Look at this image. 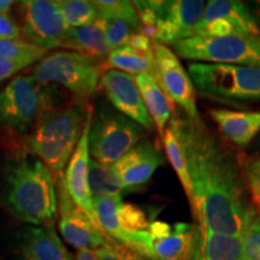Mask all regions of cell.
I'll list each match as a JSON object with an SVG mask.
<instances>
[{"label": "cell", "mask_w": 260, "mask_h": 260, "mask_svg": "<svg viewBox=\"0 0 260 260\" xmlns=\"http://www.w3.org/2000/svg\"><path fill=\"white\" fill-rule=\"evenodd\" d=\"M186 154L193 198L190 205L200 229L242 237L254 212L245 199L241 169L203 121L172 118Z\"/></svg>", "instance_id": "6da1fadb"}, {"label": "cell", "mask_w": 260, "mask_h": 260, "mask_svg": "<svg viewBox=\"0 0 260 260\" xmlns=\"http://www.w3.org/2000/svg\"><path fill=\"white\" fill-rule=\"evenodd\" d=\"M58 205H59V232L69 245L77 249L96 251L112 242L105 233L96 226L92 219L71 200L65 188L63 175L58 183Z\"/></svg>", "instance_id": "4fadbf2b"}, {"label": "cell", "mask_w": 260, "mask_h": 260, "mask_svg": "<svg viewBox=\"0 0 260 260\" xmlns=\"http://www.w3.org/2000/svg\"><path fill=\"white\" fill-rule=\"evenodd\" d=\"M93 4L96 8L100 18L125 19V21L134 24L140 31L142 30L141 21H140L139 14L133 2H125V0H98V2H93Z\"/></svg>", "instance_id": "4316f807"}, {"label": "cell", "mask_w": 260, "mask_h": 260, "mask_svg": "<svg viewBox=\"0 0 260 260\" xmlns=\"http://www.w3.org/2000/svg\"><path fill=\"white\" fill-rule=\"evenodd\" d=\"M142 28L154 29V44L174 45L195 35L205 11L201 0L134 2Z\"/></svg>", "instance_id": "8992f818"}, {"label": "cell", "mask_w": 260, "mask_h": 260, "mask_svg": "<svg viewBox=\"0 0 260 260\" xmlns=\"http://www.w3.org/2000/svg\"><path fill=\"white\" fill-rule=\"evenodd\" d=\"M106 70H118L136 75H149L157 79L154 53H145L130 47L129 45L112 50L104 61Z\"/></svg>", "instance_id": "7402d4cb"}, {"label": "cell", "mask_w": 260, "mask_h": 260, "mask_svg": "<svg viewBox=\"0 0 260 260\" xmlns=\"http://www.w3.org/2000/svg\"><path fill=\"white\" fill-rule=\"evenodd\" d=\"M53 84L39 83L31 75H19L0 92V129L27 133L40 117L59 107Z\"/></svg>", "instance_id": "277c9868"}, {"label": "cell", "mask_w": 260, "mask_h": 260, "mask_svg": "<svg viewBox=\"0 0 260 260\" xmlns=\"http://www.w3.org/2000/svg\"><path fill=\"white\" fill-rule=\"evenodd\" d=\"M144 135L141 125L102 104L90 125L89 153L94 160L113 165L134 148Z\"/></svg>", "instance_id": "ba28073f"}, {"label": "cell", "mask_w": 260, "mask_h": 260, "mask_svg": "<svg viewBox=\"0 0 260 260\" xmlns=\"http://www.w3.org/2000/svg\"><path fill=\"white\" fill-rule=\"evenodd\" d=\"M42 57L39 56H27L19 58H9V59H0V82L10 79V77L17 75L29 65L41 60Z\"/></svg>", "instance_id": "4dcf8cb0"}, {"label": "cell", "mask_w": 260, "mask_h": 260, "mask_svg": "<svg viewBox=\"0 0 260 260\" xmlns=\"http://www.w3.org/2000/svg\"><path fill=\"white\" fill-rule=\"evenodd\" d=\"M135 81L144 99L147 112L154 123L155 129L162 138L164 130L170 122L172 102L167 96L157 79L149 75H136Z\"/></svg>", "instance_id": "44dd1931"}, {"label": "cell", "mask_w": 260, "mask_h": 260, "mask_svg": "<svg viewBox=\"0 0 260 260\" xmlns=\"http://www.w3.org/2000/svg\"><path fill=\"white\" fill-rule=\"evenodd\" d=\"M3 201L6 209L29 225L54 224L59 205L54 175L34 155H19L5 167Z\"/></svg>", "instance_id": "7a4b0ae2"}, {"label": "cell", "mask_w": 260, "mask_h": 260, "mask_svg": "<svg viewBox=\"0 0 260 260\" xmlns=\"http://www.w3.org/2000/svg\"><path fill=\"white\" fill-rule=\"evenodd\" d=\"M254 9H255L254 17L256 19V22H258L259 28H260V2H255L254 3Z\"/></svg>", "instance_id": "74e56055"}, {"label": "cell", "mask_w": 260, "mask_h": 260, "mask_svg": "<svg viewBox=\"0 0 260 260\" xmlns=\"http://www.w3.org/2000/svg\"><path fill=\"white\" fill-rule=\"evenodd\" d=\"M99 86L117 111L145 130L153 132L154 123L146 109L135 76L118 70H106L100 77Z\"/></svg>", "instance_id": "5bb4252c"}, {"label": "cell", "mask_w": 260, "mask_h": 260, "mask_svg": "<svg viewBox=\"0 0 260 260\" xmlns=\"http://www.w3.org/2000/svg\"><path fill=\"white\" fill-rule=\"evenodd\" d=\"M58 6L68 28H80L99 18L93 2L86 0H58Z\"/></svg>", "instance_id": "484cf974"}, {"label": "cell", "mask_w": 260, "mask_h": 260, "mask_svg": "<svg viewBox=\"0 0 260 260\" xmlns=\"http://www.w3.org/2000/svg\"><path fill=\"white\" fill-rule=\"evenodd\" d=\"M113 247H115L117 253H118L121 260H148L142 255H140L139 253L133 251V249L128 248V247L121 245V243L113 242Z\"/></svg>", "instance_id": "836d02e7"}, {"label": "cell", "mask_w": 260, "mask_h": 260, "mask_svg": "<svg viewBox=\"0 0 260 260\" xmlns=\"http://www.w3.org/2000/svg\"><path fill=\"white\" fill-rule=\"evenodd\" d=\"M95 253L98 260H121L118 253H117L115 247H113V241L109 243V245L98 248Z\"/></svg>", "instance_id": "e575fe53"}, {"label": "cell", "mask_w": 260, "mask_h": 260, "mask_svg": "<svg viewBox=\"0 0 260 260\" xmlns=\"http://www.w3.org/2000/svg\"><path fill=\"white\" fill-rule=\"evenodd\" d=\"M242 260H260V218L255 213L242 235Z\"/></svg>", "instance_id": "f546056e"}, {"label": "cell", "mask_w": 260, "mask_h": 260, "mask_svg": "<svg viewBox=\"0 0 260 260\" xmlns=\"http://www.w3.org/2000/svg\"><path fill=\"white\" fill-rule=\"evenodd\" d=\"M31 76L41 84L64 87L77 99H88L96 92L102 75L96 61L73 51H57L39 60Z\"/></svg>", "instance_id": "52a82bcc"}, {"label": "cell", "mask_w": 260, "mask_h": 260, "mask_svg": "<svg viewBox=\"0 0 260 260\" xmlns=\"http://www.w3.org/2000/svg\"><path fill=\"white\" fill-rule=\"evenodd\" d=\"M16 4L15 2L11 0H0V14H9L10 9Z\"/></svg>", "instance_id": "8d00e7d4"}, {"label": "cell", "mask_w": 260, "mask_h": 260, "mask_svg": "<svg viewBox=\"0 0 260 260\" xmlns=\"http://www.w3.org/2000/svg\"><path fill=\"white\" fill-rule=\"evenodd\" d=\"M177 57L212 64L260 68V39L245 35L191 37L172 45Z\"/></svg>", "instance_id": "9c48e42d"}, {"label": "cell", "mask_w": 260, "mask_h": 260, "mask_svg": "<svg viewBox=\"0 0 260 260\" xmlns=\"http://www.w3.org/2000/svg\"><path fill=\"white\" fill-rule=\"evenodd\" d=\"M188 73L201 95L226 103L260 102V68L190 63Z\"/></svg>", "instance_id": "5b68a950"}, {"label": "cell", "mask_w": 260, "mask_h": 260, "mask_svg": "<svg viewBox=\"0 0 260 260\" xmlns=\"http://www.w3.org/2000/svg\"><path fill=\"white\" fill-rule=\"evenodd\" d=\"M195 228L188 223L174 225L162 220L149 224L146 259L189 260L197 241Z\"/></svg>", "instance_id": "2e32d148"}, {"label": "cell", "mask_w": 260, "mask_h": 260, "mask_svg": "<svg viewBox=\"0 0 260 260\" xmlns=\"http://www.w3.org/2000/svg\"><path fill=\"white\" fill-rule=\"evenodd\" d=\"M0 260H3V259H2V258H0Z\"/></svg>", "instance_id": "f35d334b"}, {"label": "cell", "mask_w": 260, "mask_h": 260, "mask_svg": "<svg viewBox=\"0 0 260 260\" xmlns=\"http://www.w3.org/2000/svg\"><path fill=\"white\" fill-rule=\"evenodd\" d=\"M198 260H242V237L199 229Z\"/></svg>", "instance_id": "603a6c76"}, {"label": "cell", "mask_w": 260, "mask_h": 260, "mask_svg": "<svg viewBox=\"0 0 260 260\" xmlns=\"http://www.w3.org/2000/svg\"><path fill=\"white\" fill-rule=\"evenodd\" d=\"M87 111L88 106L69 104L44 113L25 141L28 153L61 176L82 135Z\"/></svg>", "instance_id": "3957f363"}, {"label": "cell", "mask_w": 260, "mask_h": 260, "mask_svg": "<svg viewBox=\"0 0 260 260\" xmlns=\"http://www.w3.org/2000/svg\"><path fill=\"white\" fill-rule=\"evenodd\" d=\"M104 23H105L106 41L111 51L125 46L130 38L136 34V30H139L134 24L121 18L104 19Z\"/></svg>", "instance_id": "83f0119b"}, {"label": "cell", "mask_w": 260, "mask_h": 260, "mask_svg": "<svg viewBox=\"0 0 260 260\" xmlns=\"http://www.w3.org/2000/svg\"><path fill=\"white\" fill-rule=\"evenodd\" d=\"M162 141H164L165 152H167L169 161L171 162L172 168H174L175 172H176L178 178H180V182L184 191H186L187 198L189 199V201H191L193 189H191L189 172H188L186 154H184L180 138H178L176 130H175L171 122H169L168 126L164 130Z\"/></svg>", "instance_id": "cb8c5ba5"}, {"label": "cell", "mask_w": 260, "mask_h": 260, "mask_svg": "<svg viewBox=\"0 0 260 260\" xmlns=\"http://www.w3.org/2000/svg\"><path fill=\"white\" fill-rule=\"evenodd\" d=\"M92 121L93 110L88 106L82 135L68 162L63 180L71 200L93 220L96 226H99L93 209V195L89 188V132Z\"/></svg>", "instance_id": "9a60e30c"}, {"label": "cell", "mask_w": 260, "mask_h": 260, "mask_svg": "<svg viewBox=\"0 0 260 260\" xmlns=\"http://www.w3.org/2000/svg\"><path fill=\"white\" fill-rule=\"evenodd\" d=\"M21 260H73V255L57 235L54 224L29 225L18 237Z\"/></svg>", "instance_id": "ac0fdd59"}, {"label": "cell", "mask_w": 260, "mask_h": 260, "mask_svg": "<svg viewBox=\"0 0 260 260\" xmlns=\"http://www.w3.org/2000/svg\"><path fill=\"white\" fill-rule=\"evenodd\" d=\"M21 27L10 14H0V40L22 39Z\"/></svg>", "instance_id": "d6a6232c"}, {"label": "cell", "mask_w": 260, "mask_h": 260, "mask_svg": "<svg viewBox=\"0 0 260 260\" xmlns=\"http://www.w3.org/2000/svg\"><path fill=\"white\" fill-rule=\"evenodd\" d=\"M154 58L157 81L167 96L183 110L188 118L200 121L195 86L175 52L165 45L154 44Z\"/></svg>", "instance_id": "7c38bea8"}, {"label": "cell", "mask_w": 260, "mask_h": 260, "mask_svg": "<svg viewBox=\"0 0 260 260\" xmlns=\"http://www.w3.org/2000/svg\"><path fill=\"white\" fill-rule=\"evenodd\" d=\"M89 188L93 197H117L124 190L112 165H105L90 159Z\"/></svg>", "instance_id": "d4e9b609"}, {"label": "cell", "mask_w": 260, "mask_h": 260, "mask_svg": "<svg viewBox=\"0 0 260 260\" xmlns=\"http://www.w3.org/2000/svg\"><path fill=\"white\" fill-rule=\"evenodd\" d=\"M60 47L82 54L94 61L106 59L111 48L106 41L104 19L99 17L93 23L83 27L69 28Z\"/></svg>", "instance_id": "d6986e66"}, {"label": "cell", "mask_w": 260, "mask_h": 260, "mask_svg": "<svg viewBox=\"0 0 260 260\" xmlns=\"http://www.w3.org/2000/svg\"><path fill=\"white\" fill-rule=\"evenodd\" d=\"M211 118L220 133L239 147H245L259 134L260 111L211 110Z\"/></svg>", "instance_id": "ffe728a7"}, {"label": "cell", "mask_w": 260, "mask_h": 260, "mask_svg": "<svg viewBox=\"0 0 260 260\" xmlns=\"http://www.w3.org/2000/svg\"><path fill=\"white\" fill-rule=\"evenodd\" d=\"M22 18V35L29 44L44 48L60 47L65 32V24L58 2L54 0H24L19 3Z\"/></svg>", "instance_id": "30bf717a"}, {"label": "cell", "mask_w": 260, "mask_h": 260, "mask_svg": "<svg viewBox=\"0 0 260 260\" xmlns=\"http://www.w3.org/2000/svg\"><path fill=\"white\" fill-rule=\"evenodd\" d=\"M197 37L245 35L260 39V28L251 10L237 0H211L205 6ZM194 35V37H195Z\"/></svg>", "instance_id": "8fae6325"}, {"label": "cell", "mask_w": 260, "mask_h": 260, "mask_svg": "<svg viewBox=\"0 0 260 260\" xmlns=\"http://www.w3.org/2000/svg\"><path fill=\"white\" fill-rule=\"evenodd\" d=\"M165 164L164 155L151 140H141L134 148L112 165L124 189L144 186Z\"/></svg>", "instance_id": "e0dca14e"}, {"label": "cell", "mask_w": 260, "mask_h": 260, "mask_svg": "<svg viewBox=\"0 0 260 260\" xmlns=\"http://www.w3.org/2000/svg\"><path fill=\"white\" fill-rule=\"evenodd\" d=\"M76 260H98L96 253L92 249H79L76 253Z\"/></svg>", "instance_id": "d590c367"}, {"label": "cell", "mask_w": 260, "mask_h": 260, "mask_svg": "<svg viewBox=\"0 0 260 260\" xmlns=\"http://www.w3.org/2000/svg\"><path fill=\"white\" fill-rule=\"evenodd\" d=\"M47 50L29 44L24 39H14V40H0V59L9 58H19L27 56H39L44 58Z\"/></svg>", "instance_id": "f1b7e54d"}, {"label": "cell", "mask_w": 260, "mask_h": 260, "mask_svg": "<svg viewBox=\"0 0 260 260\" xmlns=\"http://www.w3.org/2000/svg\"><path fill=\"white\" fill-rule=\"evenodd\" d=\"M243 177L253 195V199L260 206V158H252L243 167Z\"/></svg>", "instance_id": "1f68e13d"}]
</instances>
